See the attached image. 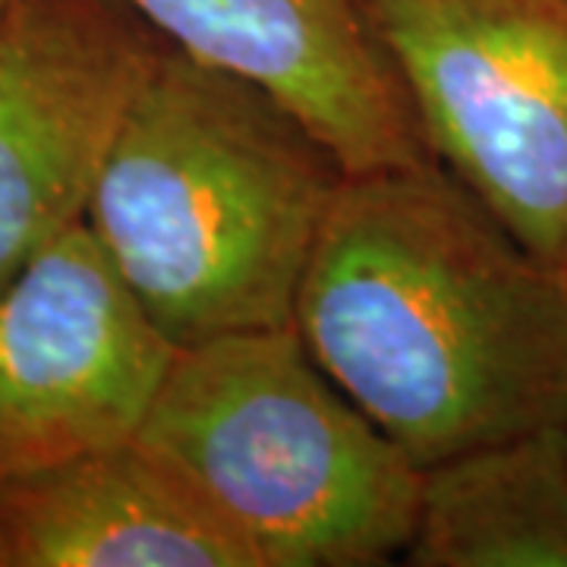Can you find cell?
I'll return each instance as SVG.
<instances>
[{"instance_id": "cell-1", "label": "cell", "mask_w": 567, "mask_h": 567, "mask_svg": "<svg viewBox=\"0 0 567 567\" xmlns=\"http://www.w3.org/2000/svg\"><path fill=\"white\" fill-rule=\"evenodd\" d=\"M293 328L416 466L567 425V271L435 158L347 174Z\"/></svg>"}, {"instance_id": "cell-2", "label": "cell", "mask_w": 567, "mask_h": 567, "mask_svg": "<svg viewBox=\"0 0 567 567\" xmlns=\"http://www.w3.org/2000/svg\"><path fill=\"white\" fill-rule=\"evenodd\" d=\"M347 171L262 85L167 48L130 104L85 227L174 347L287 328Z\"/></svg>"}, {"instance_id": "cell-3", "label": "cell", "mask_w": 567, "mask_h": 567, "mask_svg": "<svg viewBox=\"0 0 567 567\" xmlns=\"http://www.w3.org/2000/svg\"><path fill=\"white\" fill-rule=\"evenodd\" d=\"M256 567L404 558L423 466L334 385L293 324L177 347L136 429Z\"/></svg>"}, {"instance_id": "cell-4", "label": "cell", "mask_w": 567, "mask_h": 567, "mask_svg": "<svg viewBox=\"0 0 567 567\" xmlns=\"http://www.w3.org/2000/svg\"><path fill=\"white\" fill-rule=\"evenodd\" d=\"M435 162L567 271V0H360Z\"/></svg>"}, {"instance_id": "cell-5", "label": "cell", "mask_w": 567, "mask_h": 567, "mask_svg": "<svg viewBox=\"0 0 567 567\" xmlns=\"http://www.w3.org/2000/svg\"><path fill=\"white\" fill-rule=\"evenodd\" d=\"M167 48L126 0H10L0 13V287L85 221Z\"/></svg>"}, {"instance_id": "cell-6", "label": "cell", "mask_w": 567, "mask_h": 567, "mask_svg": "<svg viewBox=\"0 0 567 567\" xmlns=\"http://www.w3.org/2000/svg\"><path fill=\"white\" fill-rule=\"evenodd\" d=\"M177 347L85 221L0 287V483L136 435Z\"/></svg>"}, {"instance_id": "cell-7", "label": "cell", "mask_w": 567, "mask_h": 567, "mask_svg": "<svg viewBox=\"0 0 567 567\" xmlns=\"http://www.w3.org/2000/svg\"><path fill=\"white\" fill-rule=\"evenodd\" d=\"M196 61L297 111L347 174L429 162L401 80L360 0H126Z\"/></svg>"}, {"instance_id": "cell-8", "label": "cell", "mask_w": 567, "mask_h": 567, "mask_svg": "<svg viewBox=\"0 0 567 567\" xmlns=\"http://www.w3.org/2000/svg\"><path fill=\"white\" fill-rule=\"evenodd\" d=\"M7 567H256L133 439L0 483Z\"/></svg>"}, {"instance_id": "cell-9", "label": "cell", "mask_w": 567, "mask_h": 567, "mask_svg": "<svg viewBox=\"0 0 567 567\" xmlns=\"http://www.w3.org/2000/svg\"><path fill=\"white\" fill-rule=\"evenodd\" d=\"M413 567H567V425L425 466Z\"/></svg>"}, {"instance_id": "cell-10", "label": "cell", "mask_w": 567, "mask_h": 567, "mask_svg": "<svg viewBox=\"0 0 567 567\" xmlns=\"http://www.w3.org/2000/svg\"><path fill=\"white\" fill-rule=\"evenodd\" d=\"M7 7H10V0H0V13H3Z\"/></svg>"}, {"instance_id": "cell-11", "label": "cell", "mask_w": 567, "mask_h": 567, "mask_svg": "<svg viewBox=\"0 0 567 567\" xmlns=\"http://www.w3.org/2000/svg\"><path fill=\"white\" fill-rule=\"evenodd\" d=\"M0 567H7V565H3V548H0Z\"/></svg>"}]
</instances>
